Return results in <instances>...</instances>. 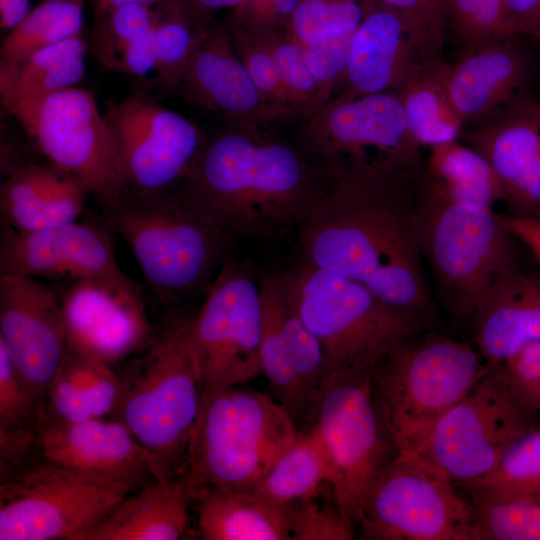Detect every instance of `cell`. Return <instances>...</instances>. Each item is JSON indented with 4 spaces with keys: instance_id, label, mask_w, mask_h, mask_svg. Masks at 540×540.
<instances>
[{
    "instance_id": "cell-1",
    "label": "cell",
    "mask_w": 540,
    "mask_h": 540,
    "mask_svg": "<svg viewBox=\"0 0 540 540\" xmlns=\"http://www.w3.org/2000/svg\"><path fill=\"white\" fill-rule=\"evenodd\" d=\"M421 165L331 178L298 228V241L305 261L363 284L431 330L437 312L416 224Z\"/></svg>"
},
{
    "instance_id": "cell-2",
    "label": "cell",
    "mask_w": 540,
    "mask_h": 540,
    "mask_svg": "<svg viewBox=\"0 0 540 540\" xmlns=\"http://www.w3.org/2000/svg\"><path fill=\"white\" fill-rule=\"evenodd\" d=\"M330 180L298 145L229 126L203 142L177 187L232 236L269 239L299 228Z\"/></svg>"
},
{
    "instance_id": "cell-3",
    "label": "cell",
    "mask_w": 540,
    "mask_h": 540,
    "mask_svg": "<svg viewBox=\"0 0 540 540\" xmlns=\"http://www.w3.org/2000/svg\"><path fill=\"white\" fill-rule=\"evenodd\" d=\"M189 317L172 322L120 376L111 417L149 455L155 477H182L202 401L203 382L188 336Z\"/></svg>"
},
{
    "instance_id": "cell-4",
    "label": "cell",
    "mask_w": 540,
    "mask_h": 540,
    "mask_svg": "<svg viewBox=\"0 0 540 540\" xmlns=\"http://www.w3.org/2000/svg\"><path fill=\"white\" fill-rule=\"evenodd\" d=\"M103 213L163 297L196 291L228 258L232 235L199 212L177 185L154 191L127 187Z\"/></svg>"
},
{
    "instance_id": "cell-5",
    "label": "cell",
    "mask_w": 540,
    "mask_h": 540,
    "mask_svg": "<svg viewBox=\"0 0 540 540\" xmlns=\"http://www.w3.org/2000/svg\"><path fill=\"white\" fill-rule=\"evenodd\" d=\"M276 401L231 386L203 398L182 479L193 501L206 490H251L298 435Z\"/></svg>"
},
{
    "instance_id": "cell-6",
    "label": "cell",
    "mask_w": 540,
    "mask_h": 540,
    "mask_svg": "<svg viewBox=\"0 0 540 540\" xmlns=\"http://www.w3.org/2000/svg\"><path fill=\"white\" fill-rule=\"evenodd\" d=\"M416 224L441 305L453 319L470 324L498 277L520 261L517 239L502 214L453 202L421 175Z\"/></svg>"
},
{
    "instance_id": "cell-7",
    "label": "cell",
    "mask_w": 540,
    "mask_h": 540,
    "mask_svg": "<svg viewBox=\"0 0 540 540\" xmlns=\"http://www.w3.org/2000/svg\"><path fill=\"white\" fill-rule=\"evenodd\" d=\"M491 366L476 347L431 330L383 355L372 368L371 385L397 453H412Z\"/></svg>"
},
{
    "instance_id": "cell-8",
    "label": "cell",
    "mask_w": 540,
    "mask_h": 540,
    "mask_svg": "<svg viewBox=\"0 0 540 540\" xmlns=\"http://www.w3.org/2000/svg\"><path fill=\"white\" fill-rule=\"evenodd\" d=\"M284 277L332 371L373 368L393 347L428 331L363 284L305 260Z\"/></svg>"
},
{
    "instance_id": "cell-9",
    "label": "cell",
    "mask_w": 540,
    "mask_h": 540,
    "mask_svg": "<svg viewBox=\"0 0 540 540\" xmlns=\"http://www.w3.org/2000/svg\"><path fill=\"white\" fill-rule=\"evenodd\" d=\"M371 372L331 371L307 420L326 454L336 504L355 531L370 488L397 454L373 396Z\"/></svg>"
},
{
    "instance_id": "cell-10",
    "label": "cell",
    "mask_w": 540,
    "mask_h": 540,
    "mask_svg": "<svg viewBox=\"0 0 540 540\" xmlns=\"http://www.w3.org/2000/svg\"><path fill=\"white\" fill-rule=\"evenodd\" d=\"M134 490L36 454L1 474L0 540H82Z\"/></svg>"
},
{
    "instance_id": "cell-11",
    "label": "cell",
    "mask_w": 540,
    "mask_h": 540,
    "mask_svg": "<svg viewBox=\"0 0 540 540\" xmlns=\"http://www.w3.org/2000/svg\"><path fill=\"white\" fill-rule=\"evenodd\" d=\"M540 423L509 386L498 365L433 425L408 455L435 474L461 484L482 478L509 447Z\"/></svg>"
},
{
    "instance_id": "cell-12",
    "label": "cell",
    "mask_w": 540,
    "mask_h": 540,
    "mask_svg": "<svg viewBox=\"0 0 540 540\" xmlns=\"http://www.w3.org/2000/svg\"><path fill=\"white\" fill-rule=\"evenodd\" d=\"M300 124L298 146L330 179L423 161L397 92L338 94Z\"/></svg>"
},
{
    "instance_id": "cell-13",
    "label": "cell",
    "mask_w": 540,
    "mask_h": 540,
    "mask_svg": "<svg viewBox=\"0 0 540 540\" xmlns=\"http://www.w3.org/2000/svg\"><path fill=\"white\" fill-rule=\"evenodd\" d=\"M10 113L50 164L76 178L103 206L127 189L104 114L87 89L74 86L23 101Z\"/></svg>"
},
{
    "instance_id": "cell-14",
    "label": "cell",
    "mask_w": 540,
    "mask_h": 540,
    "mask_svg": "<svg viewBox=\"0 0 540 540\" xmlns=\"http://www.w3.org/2000/svg\"><path fill=\"white\" fill-rule=\"evenodd\" d=\"M474 519L475 505L455 483L397 453L370 488L356 530L365 540H473Z\"/></svg>"
},
{
    "instance_id": "cell-15",
    "label": "cell",
    "mask_w": 540,
    "mask_h": 540,
    "mask_svg": "<svg viewBox=\"0 0 540 540\" xmlns=\"http://www.w3.org/2000/svg\"><path fill=\"white\" fill-rule=\"evenodd\" d=\"M188 336L201 372L203 398L261 373L259 281L245 265L224 261L202 306L189 317Z\"/></svg>"
},
{
    "instance_id": "cell-16",
    "label": "cell",
    "mask_w": 540,
    "mask_h": 540,
    "mask_svg": "<svg viewBox=\"0 0 540 540\" xmlns=\"http://www.w3.org/2000/svg\"><path fill=\"white\" fill-rule=\"evenodd\" d=\"M441 21L374 5L352 37L335 95L399 92L446 61Z\"/></svg>"
},
{
    "instance_id": "cell-17",
    "label": "cell",
    "mask_w": 540,
    "mask_h": 540,
    "mask_svg": "<svg viewBox=\"0 0 540 540\" xmlns=\"http://www.w3.org/2000/svg\"><path fill=\"white\" fill-rule=\"evenodd\" d=\"M129 188L154 191L179 184L204 140L183 115L137 92L103 113Z\"/></svg>"
},
{
    "instance_id": "cell-18",
    "label": "cell",
    "mask_w": 540,
    "mask_h": 540,
    "mask_svg": "<svg viewBox=\"0 0 540 540\" xmlns=\"http://www.w3.org/2000/svg\"><path fill=\"white\" fill-rule=\"evenodd\" d=\"M261 373L275 400L295 424L307 421L320 389L331 373L320 343L292 303L284 273H263Z\"/></svg>"
},
{
    "instance_id": "cell-19",
    "label": "cell",
    "mask_w": 540,
    "mask_h": 540,
    "mask_svg": "<svg viewBox=\"0 0 540 540\" xmlns=\"http://www.w3.org/2000/svg\"><path fill=\"white\" fill-rule=\"evenodd\" d=\"M60 299L72 351L111 365L150 341L142 294L124 273L74 280Z\"/></svg>"
},
{
    "instance_id": "cell-20",
    "label": "cell",
    "mask_w": 540,
    "mask_h": 540,
    "mask_svg": "<svg viewBox=\"0 0 540 540\" xmlns=\"http://www.w3.org/2000/svg\"><path fill=\"white\" fill-rule=\"evenodd\" d=\"M0 343L44 403L68 349L61 299L34 277L0 274Z\"/></svg>"
},
{
    "instance_id": "cell-21",
    "label": "cell",
    "mask_w": 540,
    "mask_h": 540,
    "mask_svg": "<svg viewBox=\"0 0 540 540\" xmlns=\"http://www.w3.org/2000/svg\"><path fill=\"white\" fill-rule=\"evenodd\" d=\"M36 453L63 467L138 489L152 480V461L130 430L110 417L65 422L41 409Z\"/></svg>"
},
{
    "instance_id": "cell-22",
    "label": "cell",
    "mask_w": 540,
    "mask_h": 540,
    "mask_svg": "<svg viewBox=\"0 0 540 540\" xmlns=\"http://www.w3.org/2000/svg\"><path fill=\"white\" fill-rule=\"evenodd\" d=\"M517 35L461 51L447 88L464 130L494 122L532 96L531 54Z\"/></svg>"
},
{
    "instance_id": "cell-23",
    "label": "cell",
    "mask_w": 540,
    "mask_h": 540,
    "mask_svg": "<svg viewBox=\"0 0 540 540\" xmlns=\"http://www.w3.org/2000/svg\"><path fill=\"white\" fill-rule=\"evenodd\" d=\"M70 278L118 275L113 243L105 226L77 221L20 232L3 226L0 274Z\"/></svg>"
},
{
    "instance_id": "cell-24",
    "label": "cell",
    "mask_w": 540,
    "mask_h": 540,
    "mask_svg": "<svg viewBox=\"0 0 540 540\" xmlns=\"http://www.w3.org/2000/svg\"><path fill=\"white\" fill-rule=\"evenodd\" d=\"M195 104L222 115L229 126L267 130L274 123L228 27L210 25L183 73L178 89Z\"/></svg>"
},
{
    "instance_id": "cell-25",
    "label": "cell",
    "mask_w": 540,
    "mask_h": 540,
    "mask_svg": "<svg viewBox=\"0 0 540 540\" xmlns=\"http://www.w3.org/2000/svg\"><path fill=\"white\" fill-rule=\"evenodd\" d=\"M470 325L476 349L499 365L540 341V276L517 262L491 286Z\"/></svg>"
},
{
    "instance_id": "cell-26",
    "label": "cell",
    "mask_w": 540,
    "mask_h": 540,
    "mask_svg": "<svg viewBox=\"0 0 540 540\" xmlns=\"http://www.w3.org/2000/svg\"><path fill=\"white\" fill-rule=\"evenodd\" d=\"M88 193L81 182L52 164L18 165L1 185L3 226L29 232L75 222Z\"/></svg>"
},
{
    "instance_id": "cell-27",
    "label": "cell",
    "mask_w": 540,
    "mask_h": 540,
    "mask_svg": "<svg viewBox=\"0 0 540 540\" xmlns=\"http://www.w3.org/2000/svg\"><path fill=\"white\" fill-rule=\"evenodd\" d=\"M191 502L182 478H154L127 495L82 540L188 539Z\"/></svg>"
},
{
    "instance_id": "cell-28",
    "label": "cell",
    "mask_w": 540,
    "mask_h": 540,
    "mask_svg": "<svg viewBox=\"0 0 540 540\" xmlns=\"http://www.w3.org/2000/svg\"><path fill=\"white\" fill-rule=\"evenodd\" d=\"M460 140L489 163L505 203L540 167V101L530 96L498 120L465 129Z\"/></svg>"
},
{
    "instance_id": "cell-29",
    "label": "cell",
    "mask_w": 540,
    "mask_h": 540,
    "mask_svg": "<svg viewBox=\"0 0 540 540\" xmlns=\"http://www.w3.org/2000/svg\"><path fill=\"white\" fill-rule=\"evenodd\" d=\"M198 527L205 540H288L289 506L255 489L206 490L199 493Z\"/></svg>"
},
{
    "instance_id": "cell-30",
    "label": "cell",
    "mask_w": 540,
    "mask_h": 540,
    "mask_svg": "<svg viewBox=\"0 0 540 540\" xmlns=\"http://www.w3.org/2000/svg\"><path fill=\"white\" fill-rule=\"evenodd\" d=\"M111 365L67 349L43 409L55 419L81 422L111 416L120 394Z\"/></svg>"
},
{
    "instance_id": "cell-31",
    "label": "cell",
    "mask_w": 540,
    "mask_h": 540,
    "mask_svg": "<svg viewBox=\"0 0 540 540\" xmlns=\"http://www.w3.org/2000/svg\"><path fill=\"white\" fill-rule=\"evenodd\" d=\"M155 4L119 6L94 22L91 53L107 69L135 76L155 71Z\"/></svg>"
},
{
    "instance_id": "cell-32",
    "label": "cell",
    "mask_w": 540,
    "mask_h": 540,
    "mask_svg": "<svg viewBox=\"0 0 540 540\" xmlns=\"http://www.w3.org/2000/svg\"><path fill=\"white\" fill-rule=\"evenodd\" d=\"M427 150L420 175L440 195L491 210L503 203V190L495 173L475 149L458 140Z\"/></svg>"
},
{
    "instance_id": "cell-33",
    "label": "cell",
    "mask_w": 540,
    "mask_h": 540,
    "mask_svg": "<svg viewBox=\"0 0 540 540\" xmlns=\"http://www.w3.org/2000/svg\"><path fill=\"white\" fill-rule=\"evenodd\" d=\"M88 49L80 34L31 54L0 84L4 108L10 112L23 101L76 86L85 75Z\"/></svg>"
},
{
    "instance_id": "cell-34",
    "label": "cell",
    "mask_w": 540,
    "mask_h": 540,
    "mask_svg": "<svg viewBox=\"0 0 540 540\" xmlns=\"http://www.w3.org/2000/svg\"><path fill=\"white\" fill-rule=\"evenodd\" d=\"M84 0H44L11 29L0 49V84L34 52L82 34Z\"/></svg>"
},
{
    "instance_id": "cell-35",
    "label": "cell",
    "mask_w": 540,
    "mask_h": 540,
    "mask_svg": "<svg viewBox=\"0 0 540 540\" xmlns=\"http://www.w3.org/2000/svg\"><path fill=\"white\" fill-rule=\"evenodd\" d=\"M448 66L446 60L397 92L409 132L422 149L458 141L464 131L447 88Z\"/></svg>"
},
{
    "instance_id": "cell-36",
    "label": "cell",
    "mask_w": 540,
    "mask_h": 540,
    "mask_svg": "<svg viewBox=\"0 0 540 540\" xmlns=\"http://www.w3.org/2000/svg\"><path fill=\"white\" fill-rule=\"evenodd\" d=\"M328 461L314 430L299 431L254 488L284 506L317 494L328 483Z\"/></svg>"
},
{
    "instance_id": "cell-37",
    "label": "cell",
    "mask_w": 540,
    "mask_h": 540,
    "mask_svg": "<svg viewBox=\"0 0 540 540\" xmlns=\"http://www.w3.org/2000/svg\"><path fill=\"white\" fill-rule=\"evenodd\" d=\"M210 25L209 18L195 13L178 0L155 3V85L167 92H178L195 47Z\"/></svg>"
},
{
    "instance_id": "cell-38",
    "label": "cell",
    "mask_w": 540,
    "mask_h": 540,
    "mask_svg": "<svg viewBox=\"0 0 540 540\" xmlns=\"http://www.w3.org/2000/svg\"><path fill=\"white\" fill-rule=\"evenodd\" d=\"M442 15L460 52L522 35L505 0H443Z\"/></svg>"
},
{
    "instance_id": "cell-39",
    "label": "cell",
    "mask_w": 540,
    "mask_h": 540,
    "mask_svg": "<svg viewBox=\"0 0 540 540\" xmlns=\"http://www.w3.org/2000/svg\"><path fill=\"white\" fill-rule=\"evenodd\" d=\"M371 0H301L287 33L302 45L354 33Z\"/></svg>"
},
{
    "instance_id": "cell-40",
    "label": "cell",
    "mask_w": 540,
    "mask_h": 540,
    "mask_svg": "<svg viewBox=\"0 0 540 540\" xmlns=\"http://www.w3.org/2000/svg\"><path fill=\"white\" fill-rule=\"evenodd\" d=\"M256 38L262 41L273 56L297 120H304L327 102L302 44L286 31Z\"/></svg>"
},
{
    "instance_id": "cell-41",
    "label": "cell",
    "mask_w": 540,
    "mask_h": 540,
    "mask_svg": "<svg viewBox=\"0 0 540 540\" xmlns=\"http://www.w3.org/2000/svg\"><path fill=\"white\" fill-rule=\"evenodd\" d=\"M235 49L247 68L274 123L297 120L276 62L262 41L230 24Z\"/></svg>"
},
{
    "instance_id": "cell-42",
    "label": "cell",
    "mask_w": 540,
    "mask_h": 540,
    "mask_svg": "<svg viewBox=\"0 0 540 540\" xmlns=\"http://www.w3.org/2000/svg\"><path fill=\"white\" fill-rule=\"evenodd\" d=\"M473 540H540V500L475 505Z\"/></svg>"
},
{
    "instance_id": "cell-43",
    "label": "cell",
    "mask_w": 540,
    "mask_h": 540,
    "mask_svg": "<svg viewBox=\"0 0 540 540\" xmlns=\"http://www.w3.org/2000/svg\"><path fill=\"white\" fill-rule=\"evenodd\" d=\"M293 540H349L355 529L340 512L327 483L317 494L289 505Z\"/></svg>"
},
{
    "instance_id": "cell-44",
    "label": "cell",
    "mask_w": 540,
    "mask_h": 540,
    "mask_svg": "<svg viewBox=\"0 0 540 540\" xmlns=\"http://www.w3.org/2000/svg\"><path fill=\"white\" fill-rule=\"evenodd\" d=\"M42 406L0 343V435L34 430Z\"/></svg>"
},
{
    "instance_id": "cell-45",
    "label": "cell",
    "mask_w": 540,
    "mask_h": 540,
    "mask_svg": "<svg viewBox=\"0 0 540 540\" xmlns=\"http://www.w3.org/2000/svg\"><path fill=\"white\" fill-rule=\"evenodd\" d=\"M301 0H245L233 9L230 24L254 37L285 32Z\"/></svg>"
},
{
    "instance_id": "cell-46",
    "label": "cell",
    "mask_w": 540,
    "mask_h": 540,
    "mask_svg": "<svg viewBox=\"0 0 540 540\" xmlns=\"http://www.w3.org/2000/svg\"><path fill=\"white\" fill-rule=\"evenodd\" d=\"M354 33L303 45L307 61L329 101L339 88L347 67Z\"/></svg>"
},
{
    "instance_id": "cell-47",
    "label": "cell",
    "mask_w": 540,
    "mask_h": 540,
    "mask_svg": "<svg viewBox=\"0 0 540 540\" xmlns=\"http://www.w3.org/2000/svg\"><path fill=\"white\" fill-rule=\"evenodd\" d=\"M498 366L522 403L540 417V341Z\"/></svg>"
},
{
    "instance_id": "cell-48",
    "label": "cell",
    "mask_w": 540,
    "mask_h": 540,
    "mask_svg": "<svg viewBox=\"0 0 540 540\" xmlns=\"http://www.w3.org/2000/svg\"><path fill=\"white\" fill-rule=\"evenodd\" d=\"M519 32L540 43V0H505Z\"/></svg>"
},
{
    "instance_id": "cell-49",
    "label": "cell",
    "mask_w": 540,
    "mask_h": 540,
    "mask_svg": "<svg viewBox=\"0 0 540 540\" xmlns=\"http://www.w3.org/2000/svg\"><path fill=\"white\" fill-rule=\"evenodd\" d=\"M503 219L517 241L530 251L540 266V217H518L503 214Z\"/></svg>"
},
{
    "instance_id": "cell-50",
    "label": "cell",
    "mask_w": 540,
    "mask_h": 540,
    "mask_svg": "<svg viewBox=\"0 0 540 540\" xmlns=\"http://www.w3.org/2000/svg\"><path fill=\"white\" fill-rule=\"evenodd\" d=\"M379 5L404 12L418 14L443 23V0H371ZM444 26V25H443Z\"/></svg>"
},
{
    "instance_id": "cell-51",
    "label": "cell",
    "mask_w": 540,
    "mask_h": 540,
    "mask_svg": "<svg viewBox=\"0 0 540 540\" xmlns=\"http://www.w3.org/2000/svg\"><path fill=\"white\" fill-rule=\"evenodd\" d=\"M30 0H0V27L9 31L30 11Z\"/></svg>"
},
{
    "instance_id": "cell-52",
    "label": "cell",
    "mask_w": 540,
    "mask_h": 540,
    "mask_svg": "<svg viewBox=\"0 0 540 540\" xmlns=\"http://www.w3.org/2000/svg\"><path fill=\"white\" fill-rule=\"evenodd\" d=\"M195 13L209 18L211 12L220 9H235L245 0H178Z\"/></svg>"
},
{
    "instance_id": "cell-53",
    "label": "cell",
    "mask_w": 540,
    "mask_h": 540,
    "mask_svg": "<svg viewBox=\"0 0 540 540\" xmlns=\"http://www.w3.org/2000/svg\"><path fill=\"white\" fill-rule=\"evenodd\" d=\"M161 0H95L94 22L100 20L115 8L132 3L155 4Z\"/></svg>"
}]
</instances>
